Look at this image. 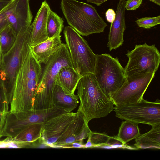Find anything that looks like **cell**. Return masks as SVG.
Returning a JSON list of instances; mask_svg holds the SVG:
<instances>
[{
  "label": "cell",
  "mask_w": 160,
  "mask_h": 160,
  "mask_svg": "<svg viewBox=\"0 0 160 160\" xmlns=\"http://www.w3.org/2000/svg\"><path fill=\"white\" fill-rule=\"evenodd\" d=\"M115 116L122 120L152 127L160 124V101L149 102L142 99L135 103L115 105Z\"/></svg>",
  "instance_id": "8"
},
{
  "label": "cell",
  "mask_w": 160,
  "mask_h": 160,
  "mask_svg": "<svg viewBox=\"0 0 160 160\" xmlns=\"http://www.w3.org/2000/svg\"><path fill=\"white\" fill-rule=\"evenodd\" d=\"M92 148L108 146V142L110 138L109 136L104 132L90 131L89 136Z\"/></svg>",
  "instance_id": "25"
},
{
  "label": "cell",
  "mask_w": 160,
  "mask_h": 160,
  "mask_svg": "<svg viewBox=\"0 0 160 160\" xmlns=\"http://www.w3.org/2000/svg\"><path fill=\"white\" fill-rule=\"evenodd\" d=\"M77 113V112L61 113L50 118L44 122L40 138L42 143L52 147L73 120Z\"/></svg>",
  "instance_id": "12"
},
{
  "label": "cell",
  "mask_w": 160,
  "mask_h": 160,
  "mask_svg": "<svg viewBox=\"0 0 160 160\" xmlns=\"http://www.w3.org/2000/svg\"><path fill=\"white\" fill-rule=\"evenodd\" d=\"M125 0H119L113 21L111 23L107 46L109 50L116 49L124 42L123 34L126 26L125 23Z\"/></svg>",
  "instance_id": "15"
},
{
  "label": "cell",
  "mask_w": 160,
  "mask_h": 160,
  "mask_svg": "<svg viewBox=\"0 0 160 160\" xmlns=\"http://www.w3.org/2000/svg\"><path fill=\"white\" fill-rule=\"evenodd\" d=\"M29 0H12L6 7L5 14L17 36L22 29L29 27L33 18Z\"/></svg>",
  "instance_id": "13"
},
{
  "label": "cell",
  "mask_w": 160,
  "mask_h": 160,
  "mask_svg": "<svg viewBox=\"0 0 160 160\" xmlns=\"http://www.w3.org/2000/svg\"><path fill=\"white\" fill-rule=\"evenodd\" d=\"M88 140L86 143L84 145V148H92V145L89 138H88Z\"/></svg>",
  "instance_id": "36"
},
{
  "label": "cell",
  "mask_w": 160,
  "mask_h": 160,
  "mask_svg": "<svg viewBox=\"0 0 160 160\" xmlns=\"http://www.w3.org/2000/svg\"><path fill=\"white\" fill-rule=\"evenodd\" d=\"M64 112L54 107L43 110L32 109L6 114L1 136L13 138L28 125L44 122L50 118Z\"/></svg>",
  "instance_id": "9"
},
{
  "label": "cell",
  "mask_w": 160,
  "mask_h": 160,
  "mask_svg": "<svg viewBox=\"0 0 160 160\" xmlns=\"http://www.w3.org/2000/svg\"><path fill=\"white\" fill-rule=\"evenodd\" d=\"M81 77L73 67H64L59 72L56 83L61 86L66 93L74 94Z\"/></svg>",
  "instance_id": "19"
},
{
  "label": "cell",
  "mask_w": 160,
  "mask_h": 160,
  "mask_svg": "<svg viewBox=\"0 0 160 160\" xmlns=\"http://www.w3.org/2000/svg\"><path fill=\"white\" fill-rule=\"evenodd\" d=\"M105 16L107 20L111 23L115 19V12L113 9H109L106 12Z\"/></svg>",
  "instance_id": "31"
},
{
  "label": "cell",
  "mask_w": 160,
  "mask_h": 160,
  "mask_svg": "<svg viewBox=\"0 0 160 160\" xmlns=\"http://www.w3.org/2000/svg\"><path fill=\"white\" fill-rule=\"evenodd\" d=\"M44 122L31 124L12 138L14 141L32 142L39 139L41 136Z\"/></svg>",
  "instance_id": "21"
},
{
  "label": "cell",
  "mask_w": 160,
  "mask_h": 160,
  "mask_svg": "<svg viewBox=\"0 0 160 160\" xmlns=\"http://www.w3.org/2000/svg\"><path fill=\"white\" fill-rule=\"evenodd\" d=\"M78 95L66 93L62 88L56 84L52 93L53 107L66 112H71L79 103Z\"/></svg>",
  "instance_id": "18"
},
{
  "label": "cell",
  "mask_w": 160,
  "mask_h": 160,
  "mask_svg": "<svg viewBox=\"0 0 160 160\" xmlns=\"http://www.w3.org/2000/svg\"><path fill=\"white\" fill-rule=\"evenodd\" d=\"M142 0H128L126 1L125 8L127 10H134L138 8Z\"/></svg>",
  "instance_id": "29"
},
{
  "label": "cell",
  "mask_w": 160,
  "mask_h": 160,
  "mask_svg": "<svg viewBox=\"0 0 160 160\" xmlns=\"http://www.w3.org/2000/svg\"><path fill=\"white\" fill-rule=\"evenodd\" d=\"M138 25L144 29H150L160 24V16L154 17H145L135 21Z\"/></svg>",
  "instance_id": "27"
},
{
  "label": "cell",
  "mask_w": 160,
  "mask_h": 160,
  "mask_svg": "<svg viewBox=\"0 0 160 160\" xmlns=\"http://www.w3.org/2000/svg\"><path fill=\"white\" fill-rule=\"evenodd\" d=\"M60 5L68 24L80 35L103 32L107 26L90 4L76 0H61Z\"/></svg>",
  "instance_id": "5"
},
{
  "label": "cell",
  "mask_w": 160,
  "mask_h": 160,
  "mask_svg": "<svg viewBox=\"0 0 160 160\" xmlns=\"http://www.w3.org/2000/svg\"><path fill=\"white\" fill-rule=\"evenodd\" d=\"M63 28V19L50 8L48 14L46 26L48 38L60 35Z\"/></svg>",
  "instance_id": "23"
},
{
  "label": "cell",
  "mask_w": 160,
  "mask_h": 160,
  "mask_svg": "<svg viewBox=\"0 0 160 160\" xmlns=\"http://www.w3.org/2000/svg\"><path fill=\"white\" fill-rule=\"evenodd\" d=\"M17 37L10 25L0 34V48L2 55L8 52L13 46Z\"/></svg>",
  "instance_id": "24"
},
{
  "label": "cell",
  "mask_w": 160,
  "mask_h": 160,
  "mask_svg": "<svg viewBox=\"0 0 160 160\" xmlns=\"http://www.w3.org/2000/svg\"><path fill=\"white\" fill-rule=\"evenodd\" d=\"M1 138V136H0V138Z\"/></svg>",
  "instance_id": "40"
},
{
  "label": "cell",
  "mask_w": 160,
  "mask_h": 160,
  "mask_svg": "<svg viewBox=\"0 0 160 160\" xmlns=\"http://www.w3.org/2000/svg\"><path fill=\"white\" fill-rule=\"evenodd\" d=\"M126 55L128 58L124 68L126 77L148 72H155L158 69L160 54L154 44L136 45L133 50L128 51Z\"/></svg>",
  "instance_id": "10"
},
{
  "label": "cell",
  "mask_w": 160,
  "mask_h": 160,
  "mask_svg": "<svg viewBox=\"0 0 160 160\" xmlns=\"http://www.w3.org/2000/svg\"><path fill=\"white\" fill-rule=\"evenodd\" d=\"M155 72H148L127 76L121 87L112 94L110 99L114 105L138 102L154 77Z\"/></svg>",
  "instance_id": "11"
},
{
  "label": "cell",
  "mask_w": 160,
  "mask_h": 160,
  "mask_svg": "<svg viewBox=\"0 0 160 160\" xmlns=\"http://www.w3.org/2000/svg\"><path fill=\"white\" fill-rule=\"evenodd\" d=\"M84 145L83 142H73L70 144L68 148H84Z\"/></svg>",
  "instance_id": "33"
},
{
  "label": "cell",
  "mask_w": 160,
  "mask_h": 160,
  "mask_svg": "<svg viewBox=\"0 0 160 160\" xmlns=\"http://www.w3.org/2000/svg\"><path fill=\"white\" fill-rule=\"evenodd\" d=\"M31 142H26L14 141L12 138L7 137L2 141H0V148H28Z\"/></svg>",
  "instance_id": "26"
},
{
  "label": "cell",
  "mask_w": 160,
  "mask_h": 160,
  "mask_svg": "<svg viewBox=\"0 0 160 160\" xmlns=\"http://www.w3.org/2000/svg\"><path fill=\"white\" fill-rule=\"evenodd\" d=\"M9 106L3 87L0 83V112L3 113H8L9 111Z\"/></svg>",
  "instance_id": "28"
},
{
  "label": "cell",
  "mask_w": 160,
  "mask_h": 160,
  "mask_svg": "<svg viewBox=\"0 0 160 160\" xmlns=\"http://www.w3.org/2000/svg\"><path fill=\"white\" fill-rule=\"evenodd\" d=\"M31 28V24L21 30L13 46L2 56L0 65V83L9 105L12 99L18 73L30 49Z\"/></svg>",
  "instance_id": "3"
},
{
  "label": "cell",
  "mask_w": 160,
  "mask_h": 160,
  "mask_svg": "<svg viewBox=\"0 0 160 160\" xmlns=\"http://www.w3.org/2000/svg\"><path fill=\"white\" fill-rule=\"evenodd\" d=\"M6 113H3L0 112V136L5 123Z\"/></svg>",
  "instance_id": "32"
},
{
  "label": "cell",
  "mask_w": 160,
  "mask_h": 160,
  "mask_svg": "<svg viewBox=\"0 0 160 160\" xmlns=\"http://www.w3.org/2000/svg\"><path fill=\"white\" fill-rule=\"evenodd\" d=\"M159 6L160 5V0H149Z\"/></svg>",
  "instance_id": "37"
},
{
  "label": "cell",
  "mask_w": 160,
  "mask_h": 160,
  "mask_svg": "<svg viewBox=\"0 0 160 160\" xmlns=\"http://www.w3.org/2000/svg\"><path fill=\"white\" fill-rule=\"evenodd\" d=\"M11 1L0 0V12Z\"/></svg>",
  "instance_id": "35"
},
{
  "label": "cell",
  "mask_w": 160,
  "mask_h": 160,
  "mask_svg": "<svg viewBox=\"0 0 160 160\" xmlns=\"http://www.w3.org/2000/svg\"><path fill=\"white\" fill-rule=\"evenodd\" d=\"M66 66L73 67L66 44L62 46L45 64L35 96L32 109L43 110L53 108L52 93L60 69Z\"/></svg>",
  "instance_id": "4"
},
{
  "label": "cell",
  "mask_w": 160,
  "mask_h": 160,
  "mask_svg": "<svg viewBox=\"0 0 160 160\" xmlns=\"http://www.w3.org/2000/svg\"><path fill=\"white\" fill-rule=\"evenodd\" d=\"M50 6L47 2L43 1L34 20L31 24L29 45L32 47L48 39L47 29V21Z\"/></svg>",
  "instance_id": "16"
},
{
  "label": "cell",
  "mask_w": 160,
  "mask_h": 160,
  "mask_svg": "<svg viewBox=\"0 0 160 160\" xmlns=\"http://www.w3.org/2000/svg\"><path fill=\"white\" fill-rule=\"evenodd\" d=\"M108 0H86L87 2L94 4L99 6Z\"/></svg>",
  "instance_id": "34"
},
{
  "label": "cell",
  "mask_w": 160,
  "mask_h": 160,
  "mask_svg": "<svg viewBox=\"0 0 160 160\" xmlns=\"http://www.w3.org/2000/svg\"><path fill=\"white\" fill-rule=\"evenodd\" d=\"M5 7L0 12V34L9 26L5 14Z\"/></svg>",
  "instance_id": "30"
},
{
  "label": "cell",
  "mask_w": 160,
  "mask_h": 160,
  "mask_svg": "<svg viewBox=\"0 0 160 160\" xmlns=\"http://www.w3.org/2000/svg\"><path fill=\"white\" fill-rule=\"evenodd\" d=\"M7 0L11 1V0Z\"/></svg>",
  "instance_id": "39"
},
{
  "label": "cell",
  "mask_w": 160,
  "mask_h": 160,
  "mask_svg": "<svg viewBox=\"0 0 160 160\" xmlns=\"http://www.w3.org/2000/svg\"><path fill=\"white\" fill-rule=\"evenodd\" d=\"M138 124L128 120L123 121L119 128L118 138L124 144L140 135Z\"/></svg>",
  "instance_id": "22"
},
{
  "label": "cell",
  "mask_w": 160,
  "mask_h": 160,
  "mask_svg": "<svg viewBox=\"0 0 160 160\" xmlns=\"http://www.w3.org/2000/svg\"><path fill=\"white\" fill-rule=\"evenodd\" d=\"M135 146L137 149L160 148V124L152 126L147 132L140 134L135 139Z\"/></svg>",
  "instance_id": "20"
},
{
  "label": "cell",
  "mask_w": 160,
  "mask_h": 160,
  "mask_svg": "<svg viewBox=\"0 0 160 160\" xmlns=\"http://www.w3.org/2000/svg\"><path fill=\"white\" fill-rule=\"evenodd\" d=\"M61 35L48 38L34 46L30 47L34 57L40 63L45 64L49 58L62 46Z\"/></svg>",
  "instance_id": "17"
},
{
  "label": "cell",
  "mask_w": 160,
  "mask_h": 160,
  "mask_svg": "<svg viewBox=\"0 0 160 160\" xmlns=\"http://www.w3.org/2000/svg\"><path fill=\"white\" fill-rule=\"evenodd\" d=\"M63 34L73 67L80 76L94 73L96 55L87 42L70 26H66Z\"/></svg>",
  "instance_id": "6"
},
{
  "label": "cell",
  "mask_w": 160,
  "mask_h": 160,
  "mask_svg": "<svg viewBox=\"0 0 160 160\" xmlns=\"http://www.w3.org/2000/svg\"><path fill=\"white\" fill-rule=\"evenodd\" d=\"M73 120L59 139L52 147L68 148L71 144L77 142H83L88 138L91 130L82 115L78 111Z\"/></svg>",
  "instance_id": "14"
},
{
  "label": "cell",
  "mask_w": 160,
  "mask_h": 160,
  "mask_svg": "<svg viewBox=\"0 0 160 160\" xmlns=\"http://www.w3.org/2000/svg\"><path fill=\"white\" fill-rule=\"evenodd\" d=\"M76 89L80 101L77 111L87 123L92 119L106 117L113 110V103L101 89L94 74L82 76Z\"/></svg>",
  "instance_id": "2"
},
{
  "label": "cell",
  "mask_w": 160,
  "mask_h": 160,
  "mask_svg": "<svg viewBox=\"0 0 160 160\" xmlns=\"http://www.w3.org/2000/svg\"><path fill=\"white\" fill-rule=\"evenodd\" d=\"M96 56L94 74L101 89L110 98L126 79L124 68L118 58H114L109 54H98Z\"/></svg>",
  "instance_id": "7"
},
{
  "label": "cell",
  "mask_w": 160,
  "mask_h": 160,
  "mask_svg": "<svg viewBox=\"0 0 160 160\" xmlns=\"http://www.w3.org/2000/svg\"><path fill=\"white\" fill-rule=\"evenodd\" d=\"M42 71L30 47L17 76L9 112L32 109Z\"/></svg>",
  "instance_id": "1"
},
{
  "label": "cell",
  "mask_w": 160,
  "mask_h": 160,
  "mask_svg": "<svg viewBox=\"0 0 160 160\" xmlns=\"http://www.w3.org/2000/svg\"><path fill=\"white\" fill-rule=\"evenodd\" d=\"M2 56H3V55H2V53L1 52V49H0V65H1V62H2Z\"/></svg>",
  "instance_id": "38"
}]
</instances>
